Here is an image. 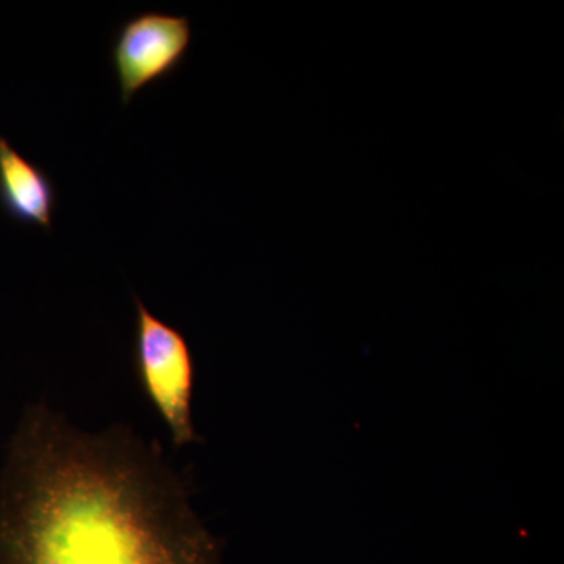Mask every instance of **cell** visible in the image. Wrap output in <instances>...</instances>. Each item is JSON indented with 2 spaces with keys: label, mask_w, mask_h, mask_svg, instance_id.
<instances>
[{
  "label": "cell",
  "mask_w": 564,
  "mask_h": 564,
  "mask_svg": "<svg viewBox=\"0 0 564 564\" xmlns=\"http://www.w3.org/2000/svg\"><path fill=\"white\" fill-rule=\"evenodd\" d=\"M135 303L133 366L141 392L161 415L174 448L203 443L193 421L196 364L180 328L151 313L139 296Z\"/></svg>",
  "instance_id": "7a4b0ae2"
},
{
  "label": "cell",
  "mask_w": 564,
  "mask_h": 564,
  "mask_svg": "<svg viewBox=\"0 0 564 564\" xmlns=\"http://www.w3.org/2000/svg\"><path fill=\"white\" fill-rule=\"evenodd\" d=\"M0 564H225L192 475L124 423L88 433L29 406L0 473Z\"/></svg>",
  "instance_id": "6da1fadb"
},
{
  "label": "cell",
  "mask_w": 564,
  "mask_h": 564,
  "mask_svg": "<svg viewBox=\"0 0 564 564\" xmlns=\"http://www.w3.org/2000/svg\"><path fill=\"white\" fill-rule=\"evenodd\" d=\"M57 202V187L50 174L0 135V209L3 214L21 225H36L51 232Z\"/></svg>",
  "instance_id": "277c9868"
},
{
  "label": "cell",
  "mask_w": 564,
  "mask_h": 564,
  "mask_svg": "<svg viewBox=\"0 0 564 564\" xmlns=\"http://www.w3.org/2000/svg\"><path fill=\"white\" fill-rule=\"evenodd\" d=\"M193 33L187 17L143 11L122 22L111 44V65L124 106L154 82L181 68Z\"/></svg>",
  "instance_id": "3957f363"
}]
</instances>
